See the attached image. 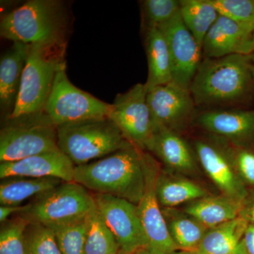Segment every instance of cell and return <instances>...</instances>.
Listing matches in <instances>:
<instances>
[{
    "label": "cell",
    "instance_id": "1",
    "mask_svg": "<svg viewBox=\"0 0 254 254\" xmlns=\"http://www.w3.org/2000/svg\"><path fill=\"white\" fill-rule=\"evenodd\" d=\"M149 158L132 145L105 158L75 167L73 182L94 193L113 195L138 205L146 188Z\"/></svg>",
    "mask_w": 254,
    "mask_h": 254
},
{
    "label": "cell",
    "instance_id": "2",
    "mask_svg": "<svg viewBox=\"0 0 254 254\" xmlns=\"http://www.w3.org/2000/svg\"><path fill=\"white\" fill-rule=\"evenodd\" d=\"M250 55L235 54L200 63L190 83L193 101L200 105L230 103L248 93L251 82Z\"/></svg>",
    "mask_w": 254,
    "mask_h": 254
},
{
    "label": "cell",
    "instance_id": "3",
    "mask_svg": "<svg viewBox=\"0 0 254 254\" xmlns=\"http://www.w3.org/2000/svg\"><path fill=\"white\" fill-rule=\"evenodd\" d=\"M66 26L61 1L30 0L3 16L0 34L14 43L27 45L66 43Z\"/></svg>",
    "mask_w": 254,
    "mask_h": 254
},
{
    "label": "cell",
    "instance_id": "4",
    "mask_svg": "<svg viewBox=\"0 0 254 254\" xmlns=\"http://www.w3.org/2000/svg\"><path fill=\"white\" fill-rule=\"evenodd\" d=\"M66 43L30 45L16 105L8 120L42 113L58 70L66 63Z\"/></svg>",
    "mask_w": 254,
    "mask_h": 254
},
{
    "label": "cell",
    "instance_id": "5",
    "mask_svg": "<svg viewBox=\"0 0 254 254\" xmlns=\"http://www.w3.org/2000/svg\"><path fill=\"white\" fill-rule=\"evenodd\" d=\"M57 128L60 151L75 166L91 163L132 145L109 118L85 120Z\"/></svg>",
    "mask_w": 254,
    "mask_h": 254
},
{
    "label": "cell",
    "instance_id": "6",
    "mask_svg": "<svg viewBox=\"0 0 254 254\" xmlns=\"http://www.w3.org/2000/svg\"><path fill=\"white\" fill-rule=\"evenodd\" d=\"M27 205L19 215L48 227L85 220L96 210L93 193L75 182H64Z\"/></svg>",
    "mask_w": 254,
    "mask_h": 254
},
{
    "label": "cell",
    "instance_id": "7",
    "mask_svg": "<svg viewBox=\"0 0 254 254\" xmlns=\"http://www.w3.org/2000/svg\"><path fill=\"white\" fill-rule=\"evenodd\" d=\"M112 105L79 89L68 79L66 63L58 70L43 114L56 127L109 118Z\"/></svg>",
    "mask_w": 254,
    "mask_h": 254
},
{
    "label": "cell",
    "instance_id": "8",
    "mask_svg": "<svg viewBox=\"0 0 254 254\" xmlns=\"http://www.w3.org/2000/svg\"><path fill=\"white\" fill-rule=\"evenodd\" d=\"M0 132V162L9 163L59 151L58 128L43 113L9 120Z\"/></svg>",
    "mask_w": 254,
    "mask_h": 254
},
{
    "label": "cell",
    "instance_id": "9",
    "mask_svg": "<svg viewBox=\"0 0 254 254\" xmlns=\"http://www.w3.org/2000/svg\"><path fill=\"white\" fill-rule=\"evenodd\" d=\"M109 118L127 140L139 149H147L154 125L147 102L145 83H137L128 91L117 95Z\"/></svg>",
    "mask_w": 254,
    "mask_h": 254
},
{
    "label": "cell",
    "instance_id": "10",
    "mask_svg": "<svg viewBox=\"0 0 254 254\" xmlns=\"http://www.w3.org/2000/svg\"><path fill=\"white\" fill-rule=\"evenodd\" d=\"M98 213L118 241L122 252L133 254L146 248L137 205L111 195L93 193Z\"/></svg>",
    "mask_w": 254,
    "mask_h": 254
},
{
    "label": "cell",
    "instance_id": "11",
    "mask_svg": "<svg viewBox=\"0 0 254 254\" xmlns=\"http://www.w3.org/2000/svg\"><path fill=\"white\" fill-rule=\"evenodd\" d=\"M158 175L156 163L150 157L147 168L146 188L137 207L147 241L145 250L150 254H172L180 249L170 235L157 198L155 187Z\"/></svg>",
    "mask_w": 254,
    "mask_h": 254
},
{
    "label": "cell",
    "instance_id": "12",
    "mask_svg": "<svg viewBox=\"0 0 254 254\" xmlns=\"http://www.w3.org/2000/svg\"><path fill=\"white\" fill-rule=\"evenodd\" d=\"M163 32L172 63L173 83L190 89L199 67L202 48L185 26L180 12L159 28Z\"/></svg>",
    "mask_w": 254,
    "mask_h": 254
},
{
    "label": "cell",
    "instance_id": "13",
    "mask_svg": "<svg viewBox=\"0 0 254 254\" xmlns=\"http://www.w3.org/2000/svg\"><path fill=\"white\" fill-rule=\"evenodd\" d=\"M147 102L154 127L173 131L190 118L195 103L190 89L173 82L148 90Z\"/></svg>",
    "mask_w": 254,
    "mask_h": 254
},
{
    "label": "cell",
    "instance_id": "14",
    "mask_svg": "<svg viewBox=\"0 0 254 254\" xmlns=\"http://www.w3.org/2000/svg\"><path fill=\"white\" fill-rule=\"evenodd\" d=\"M74 164L63 152L41 153L17 160L1 163V180L11 177H26L33 178L60 179L64 182H73Z\"/></svg>",
    "mask_w": 254,
    "mask_h": 254
},
{
    "label": "cell",
    "instance_id": "15",
    "mask_svg": "<svg viewBox=\"0 0 254 254\" xmlns=\"http://www.w3.org/2000/svg\"><path fill=\"white\" fill-rule=\"evenodd\" d=\"M252 35L230 18L220 15L203 41L202 52L209 59L249 55Z\"/></svg>",
    "mask_w": 254,
    "mask_h": 254
},
{
    "label": "cell",
    "instance_id": "16",
    "mask_svg": "<svg viewBox=\"0 0 254 254\" xmlns=\"http://www.w3.org/2000/svg\"><path fill=\"white\" fill-rule=\"evenodd\" d=\"M195 148L205 173L224 195L245 202L247 190L223 153L213 145L203 141L197 142Z\"/></svg>",
    "mask_w": 254,
    "mask_h": 254
},
{
    "label": "cell",
    "instance_id": "17",
    "mask_svg": "<svg viewBox=\"0 0 254 254\" xmlns=\"http://www.w3.org/2000/svg\"><path fill=\"white\" fill-rule=\"evenodd\" d=\"M30 45L14 43L0 59V107L9 118L17 100Z\"/></svg>",
    "mask_w": 254,
    "mask_h": 254
},
{
    "label": "cell",
    "instance_id": "18",
    "mask_svg": "<svg viewBox=\"0 0 254 254\" xmlns=\"http://www.w3.org/2000/svg\"><path fill=\"white\" fill-rule=\"evenodd\" d=\"M198 121L207 131L235 141H243L254 134V111L205 112L200 115Z\"/></svg>",
    "mask_w": 254,
    "mask_h": 254
},
{
    "label": "cell",
    "instance_id": "19",
    "mask_svg": "<svg viewBox=\"0 0 254 254\" xmlns=\"http://www.w3.org/2000/svg\"><path fill=\"white\" fill-rule=\"evenodd\" d=\"M147 149L156 155L168 168L177 171L186 173L194 168V161L186 142L168 128L154 127Z\"/></svg>",
    "mask_w": 254,
    "mask_h": 254
},
{
    "label": "cell",
    "instance_id": "20",
    "mask_svg": "<svg viewBox=\"0 0 254 254\" xmlns=\"http://www.w3.org/2000/svg\"><path fill=\"white\" fill-rule=\"evenodd\" d=\"M245 201L223 195L204 197L186 208L187 213L208 229L231 221L242 215Z\"/></svg>",
    "mask_w": 254,
    "mask_h": 254
},
{
    "label": "cell",
    "instance_id": "21",
    "mask_svg": "<svg viewBox=\"0 0 254 254\" xmlns=\"http://www.w3.org/2000/svg\"><path fill=\"white\" fill-rule=\"evenodd\" d=\"M250 225L240 215L231 221L208 229L196 252L199 254H235Z\"/></svg>",
    "mask_w": 254,
    "mask_h": 254
},
{
    "label": "cell",
    "instance_id": "22",
    "mask_svg": "<svg viewBox=\"0 0 254 254\" xmlns=\"http://www.w3.org/2000/svg\"><path fill=\"white\" fill-rule=\"evenodd\" d=\"M145 43L148 74L145 86L148 91L173 81V73L170 52L163 32L158 28L148 29Z\"/></svg>",
    "mask_w": 254,
    "mask_h": 254
},
{
    "label": "cell",
    "instance_id": "23",
    "mask_svg": "<svg viewBox=\"0 0 254 254\" xmlns=\"http://www.w3.org/2000/svg\"><path fill=\"white\" fill-rule=\"evenodd\" d=\"M60 179L11 177L2 179L0 183L1 205H21L25 200L38 198L61 185Z\"/></svg>",
    "mask_w": 254,
    "mask_h": 254
},
{
    "label": "cell",
    "instance_id": "24",
    "mask_svg": "<svg viewBox=\"0 0 254 254\" xmlns=\"http://www.w3.org/2000/svg\"><path fill=\"white\" fill-rule=\"evenodd\" d=\"M180 1L182 21L202 48L207 33L220 14L209 0H182Z\"/></svg>",
    "mask_w": 254,
    "mask_h": 254
},
{
    "label": "cell",
    "instance_id": "25",
    "mask_svg": "<svg viewBox=\"0 0 254 254\" xmlns=\"http://www.w3.org/2000/svg\"><path fill=\"white\" fill-rule=\"evenodd\" d=\"M160 206L173 208L190 200L206 197V191L194 182L186 180H168L159 174L155 187Z\"/></svg>",
    "mask_w": 254,
    "mask_h": 254
},
{
    "label": "cell",
    "instance_id": "26",
    "mask_svg": "<svg viewBox=\"0 0 254 254\" xmlns=\"http://www.w3.org/2000/svg\"><path fill=\"white\" fill-rule=\"evenodd\" d=\"M85 254H119L118 241L105 223L98 210L88 218Z\"/></svg>",
    "mask_w": 254,
    "mask_h": 254
},
{
    "label": "cell",
    "instance_id": "27",
    "mask_svg": "<svg viewBox=\"0 0 254 254\" xmlns=\"http://www.w3.org/2000/svg\"><path fill=\"white\" fill-rule=\"evenodd\" d=\"M190 218L178 217L167 223L170 235L180 250L197 251L208 231L206 227Z\"/></svg>",
    "mask_w": 254,
    "mask_h": 254
},
{
    "label": "cell",
    "instance_id": "28",
    "mask_svg": "<svg viewBox=\"0 0 254 254\" xmlns=\"http://www.w3.org/2000/svg\"><path fill=\"white\" fill-rule=\"evenodd\" d=\"M88 218L68 225L50 227L54 232L62 254H85Z\"/></svg>",
    "mask_w": 254,
    "mask_h": 254
},
{
    "label": "cell",
    "instance_id": "29",
    "mask_svg": "<svg viewBox=\"0 0 254 254\" xmlns=\"http://www.w3.org/2000/svg\"><path fill=\"white\" fill-rule=\"evenodd\" d=\"M28 223L21 215L1 223L0 254H27L25 233Z\"/></svg>",
    "mask_w": 254,
    "mask_h": 254
},
{
    "label": "cell",
    "instance_id": "30",
    "mask_svg": "<svg viewBox=\"0 0 254 254\" xmlns=\"http://www.w3.org/2000/svg\"><path fill=\"white\" fill-rule=\"evenodd\" d=\"M221 16L235 21L252 36L254 29V0H209Z\"/></svg>",
    "mask_w": 254,
    "mask_h": 254
},
{
    "label": "cell",
    "instance_id": "31",
    "mask_svg": "<svg viewBox=\"0 0 254 254\" xmlns=\"http://www.w3.org/2000/svg\"><path fill=\"white\" fill-rule=\"evenodd\" d=\"M25 235L27 254H62L54 232L50 227L29 222Z\"/></svg>",
    "mask_w": 254,
    "mask_h": 254
},
{
    "label": "cell",
    "instance_id": "32",
    "mask_svg": "<svg viewBox=\"0 0 254 254\" xmlns=\"http://www.w3.org/2000/svg\"><path fill=\"white\" fill-rule=\"evenodd\" d=\"M143 6L148 29H159L180 12V1L177 0H146L143 1Z\"/></svg>",
    "mask_w": 254,
    "mask_h": 254
},
{
    "label": "cell",
    "instance_id": "33",
    "mask_svg": "<svg viewBox=\"0 0 254 254\" xmlns=\"http://www.w3.org/2000/svg\"><path fill=\"white\" fill-rule=\"evenodd\" d=\"M236 163L243 180L254 187V153L250 150H241L237 155Z\"/></svg>",
    "mask_w": 254,
    "mask_h": 254
},
{
    "label": "cell",
    "instance_id": "34",
    "mask_svg": "<svg viewBox=\"0 0 254 254\" xmlns=\"http://www.w3.org/2000/svg\"><path fill=\"white\" fill-rule=\"evenodd\" d=\"M28 208L26 205H1L0 207V222L1 223L9 220L14 214H21Z\"/></svg>",
    "mask_w": 254,
    "mask_h": 254
},
{
    "label": "cell",
    "instance_id": "35",
    "mask_svg": "<svg viewBox=\"0 0 254 254\" xmlns=\"http://www.w3.org/2000/svg\"><path fill=\"white\" fill-rule=\"evenodd\" d=\"M242 245L247 254H254V225L250 224L246 230Z\"/></svg>",
    "mask_w": 254,
    "mask_h": 254
},
{
    "label": "cell",
    "instance_id": "36",
    "mask_svg": "<svg viewBox=\"0 0 254 254\" xmlns=\"http://www.w3.org/2000/svg\"><path fill=\"white\" fill-rule=\"evenodd\" d=\"M242 215L248 220L250 224L254 225V200L252 202V204L250 205V208L247 209V211L245 215Z\"/></svg>",
    "mask_w": 254,
    "mask_h": 254
},
{
    "label": "cell",
    "instance_id": "37",
    "mask_svg": "<svg viewBox=\"0 0 254 254\" xmlns=\"http://www.w3.org/2000/svg\"><path fill=\"white\" fill-rule=\"evenodd\" d=\"M172 254H199L196 251H189V250H178L175 251V252H173Z\"/></svg>",
    "mask_w": 254,
    "mask_h": 254
},
{
    "label": "cell",
    "instance_id": "38",
    "mask_svg": "<svg viewBox=\"0 0 254 254\" xmlns=\"http://www.w3.org/2000/svg\"><path fill=\"white\" fill-rule=\"evenodd\" d=\"M254 52V29L252 33V38H251L250 48H249V55Z\"/></svg>",
    "mask_w": 254,
    "mask_h": 254
},
{
    "label": "cell",
    "instance_id": "39",
    "mask_svg": "<svg viewBox=\"0 0 254 254\" xmlns=\"http://www.w3.org/2000/svg\"><path fill=\"white\" fill-rule=\"evenodd\" d=\"M246 254L245 248H244L243 245L241 242L240 247H239L238 250H237L236 254Z\"/></svg>",
    "mask_w": 254,
    "mask_h": 254
},
{
    "label": "cell",
    "instance_id": "40",
    "mask_svg": "<svg viewBox=\"0 0 254 254\" xmlns=\"http://www.w3.org/2000/svg\"><path fill=\"white\" fill-rule=\"evenodd\" d=\"M250 72L252 75V81L254 83V65L252 63L250 64Z\"/></svg>",
    "mask_w": 254,
    "mask_h": 254
},
{
    "label": "cell",
    "instance_id": "41",
    "mask_svg": "<svg viewBox=\"0 0 254 254\" xmlns=\"http://www.w3.org/2000/svg\"><path fill=\"white\" fill-rule=\"evenodd\" d=\"M133 254H150L149 252H148L146 250H145V249H143V250H141L139 251H138V252H136V253Z\"/></svg>",
    "mask_w": 254,
    "mask_h": 254
},
{
    "label": "cell",
    "instance_id": "42",
    "mask_svg": "<svg viewBox=\"0 0 254 254\" xmlns=\"http://www.w3.org/2000/svg\"><path fill=\"white\" fill-rule=\"evenodd\" d=\"M250 61L253 63L254 65V52L250 55Z\"/></svg>",
    "mask_w": 254,
    "mask_h": 254
},
{
    "label": "cell",
    "instance_id": "43",
    "mask_svg": "<svg viewBox=\"0 0 254 254\" xmlns=\"http://www.w3.org/2000/svg\"><path fill=\"white\" fill-rule=\"evenodd\" d=\"M119 254H126L124 253V252H122V251H121V252H120V253Z\"/></svg>",
    "mask_w": 254,
    "mask_h": 254
},
{
    "label": "cell",
    "instance_id": "44",
    "mask_svg": "<svg viewBox=\"0 0 254 254\" xmlns=\"http://www.w3.org/2000/svg\"><path fill=\"white\" fill-rule=\"evenodd\" d=\"M246 254H247V253H246Z\"/></svg>",
    "mask_w": 254,
    "mask_h": 254
}]
</instances>
